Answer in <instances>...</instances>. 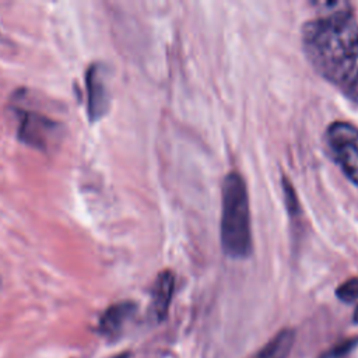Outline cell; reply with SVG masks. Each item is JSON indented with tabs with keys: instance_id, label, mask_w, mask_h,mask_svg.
<instances>
[{
	"instance_id": "4",
	"label": "cell",
	"mask_w": 358,
	"mask_h": 358,
	"mask_svg": "<svg viewBox=\"0 0 358 358\" xmlns=\"http://www.w3.org/2000/svg\"><path fill=\"white\" fill-rule=\"evenodd\" d=\"M20 115V137L22 141L35 147H46L56 133V123L34 112H21Z\"/></svg>"
},
{
	"instance_id": "1",
	"label": "cell",
	"mask_w": 358,
	"mask_h": 358,
	"mask_svg": "<svg viewBox=\"0 0 358 358\" xmlns=\"http://www.w3.org/2000/svg\"><path fill=\"white\" fill-rule=\"evenodd\" d=\"M317 15L302 27L310 66L334 85L350 88L358 77V22L347 1L315 3Z\"/></svg>"
},
{
	"instance_id": "5",
	"label": "cell",
	"mask_w": 358,
	"mask_h": 358,
	"mask_svg": "<svg viewBox=\"0 0 358 358\" xmlns=\"http://www.w3.org/2000/svg\"><path fill=\"white\" fill-rule=\"evenodd\" d=\"M85 83L88 92V115L94 122L101 119L109 108V92L101 67L92 64L87 71Z\"/></svg>"
},
{
	"instance_id": "9",
	"label": "cell",
	"mask_w": 358,
	"mask_h": 358,
	"mask_svg": "<svg viewBox=\"0 0 358 358\" xmlns=\"http://www.w3.org/2000/svg\"><path fill=\"white\" fill-rule=\"evenodd\" d=\"M336 295L345 303H355L358 306V277L350 278L338 285Z\"/></svg>"
},
{
	"instance_id": "7",
	"label": "cell",
	"mask_w": 358,
	"mask_h": 358,
	"mask_svg": "<svg viewBox=\"0 0 358 358\" xmlns=\"http://www.w3.org/2000/svg\"><path fill=\"white\" fill-rule=\"evenodd\" d=\"M136 313V305L124 301L109 306L99 319V331L106 337H116Z\"/></svg>"
},
{
	"instance_id": "2",
	"label": "cell",
	"mask_w": 358,
	"mask_h": 358,
	"mask_svg": "<svg viewBox=\"0 0 358 358\" xmlns=\"http://www.w3.org/2000/svg\"><path fill=\"white\" fill-rule=\"evenodd\" d=\"M220 238L224 253L231 259H245L252 252L249 197L243 178L229 172L222 182Z\"/></svg>"
},
{
	"instance_id": "8",
	"label": "cell",
	"mask_w": 358,
	"mask_h": 358,
	"mask_svg": "<svg viewBox=\"0 0 358 358\" xmlns=\"http://www.w3.org/2000/svg\"><path fill=\"white\" fill-rule=\"evenodd\" d=\"M294 330L282 329L253 358H287L294 345Z\"/></svg>"
},
{
	"instance_id": "3",
	"label": "cell",
	"mask_w": 358,
	"mask_h": 358,
	"mask_svg": "<svg viewBox=\"0 0 358 358\" xmlns=\"http://www.w3.org/2000/svg\"><path fill=\"white\" fill-rule=\"evenodd\" d=\"M324 143L333 161L358 186V127L347 122H334L324 133Z\"/></svg>"
},
{
	"instance_id": "6",
	"label": "cell",
	"mask_w": 358,
	"mask_h": 358,
	"mask_svg": "<svg viewBox=\"0 0 358 358\" xmlns=\"http://www.w3.org/2000/svg\"><path fill=\"white\" fill-rule=\"evenodd\" d=\"M175 289V275L169 270L161 271L152 285L151 291V303H150V316L154 322L159 323L166 317L169 305L173 296Z\"/></svg>"
},
{
	"instance_id": "11",
	"label": "cell",
	"mask_w": 358,
	"mask_h": 358,
	"mask_svg": "<svg viewBox=\"0 0 358 358\" xmlns=\"http://www.w3.org/2000/svg\"><path fill=\"white\" fill-rule=\"evenodd\" d=\"M354 322L358 323V306H357L355 310H354Z\"/></svg>"
},
{
	"instance_id": "10",
	"label": "cell",
	"mask_w": 358,
	"mask_h": 358,
	"mask_svg": "<svg viewBox=\"0 0 358 358\" xmlns=\"http://www.w3.org/2000/svg\"><path fill=\"white\" fill-rule=\"evenodd\" d=\"M358 343L357 338H350L345 341H341L340 344L334 345L331 350H329L326 354H323L322 358H341L344 355H347Z\"/></svg>"
}]
</instances>
